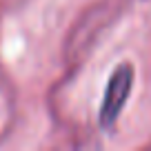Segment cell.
<instances>
[{
	"instance_id": "obj_1",
	"label": "cell",
	"mask_w": 151,
	"mask_h": 151,
	"mask_svg": "<svg viewBox=\"0 0 151 151\" xmlns=\"http://www.w3.org/2000/svg\"><path fill=\"white\" fill-rule=\"evenodd\" d=\"M133 80H136V69L131 62H120L111 71L102 93V102L98 109V122L102 129H109L116 124L118 116L127 107V100L133 89Z\"/></svg>"
}]
</instances>
